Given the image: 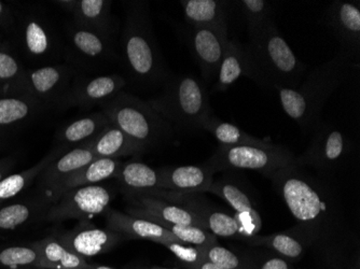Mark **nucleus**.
<instances>
[{
  "instance_id": "f257e3e1",
  "label": "nucleus",
  "mask_w": 360,
  "mask_h": 269,
  "mask_svg": "<svg viewBox=\"0 0 360 269\" xmlns=\"http://www.w3.org/2000/svg\"><path fill=\"white\" fill-rule=\"evenodd\" d=\"M270 179L298 225L312 237L313 247L328 262H345L349 228L328 185L297 165L283 168Z\"/></svg>"
},
{
  "instance_id": "f03ea898",
  "label": "nucleus",
  "mask_w": 360,
  "mask_h": 269,
  "mask_svg": "<svg viewBox=\"0 0 360 269\" xmlns=\"http://www.w3.org/2000/svg\"><path fill=\"white\" fill-rule=\"evenodd\" d=\"M120 46L125 72L133 86L139 90L163 86L171 78L153 32L148 3L127 4Z\"/></svg>"
},
{
  "instance_id": "7ed1b4c3",
  "label": "nucleus",
  "mask_w": 360,
  "mask_h": 269,
  "mask_svg": "<svg viewBox=\"0 0 360 269\" xmlns=\"http://www.w3.org/2000/svg\"><path fill=\"white\" fill-rule=\"evenodd\" d=\"M353 62L345 51L340 50L328 62L309 72L298 88L276 91L283 110L304 133L314 131L321 125V111L326 103L345 82Z\"/></svg>"
},
{
  "instance_id": "20e7f679",
  "label": "nucleus",
  "mask_w": 360,
  "mask_h": 269,
  "mask_svg": "<svg viewBox=\"0 0 360 269\" xmlns=\"http://www.w3.org/2000/svg\"><path fill=\"white\" fill-rule=\"evenodd\" d=\"M252 79L262 88L280 90L300 86L307 66L297 58L274 22L250 36L245 46Z\"/></svg>"
},
{
  "instance_id": "39448f33",
  "label": "nucleus",
  "mask_w": 360,
  "mask_h": 269,
  "mask_svg": "<svg viewBox=\"0 0 360 269\" xmlns=\"http://www.w3.org/2000/svg\"><path fill=\"white\" fill-rule=\"evenodd\" d=\"M148 104L179 131H201L212 115L210 95L203 81L192 76L169 78Z\"/></svg>"
},
{
  "instance_id": "423d86ee",
  "label": "nucleus",
  "mask_w": 360,
  "mask_h": 269,
  "mask_svg": "<svg viewBox=\"0 0 360 269\" xmlns=\"http://www.w3.org/2000/svg\"><path fill=\"white\" fill-rule=\"evenodd\" d=\"M101 107L111 124L120 129L143 152L173 136V126L148 102L124 91Z\"/></svg>"
},
{
  "instance_id": "0eeeda50",
  "label": "nucleus",
  "mask_w": 360,
  "mask_h": 269,
  "mask_svg": "<svg viewBox=\"0 0 360 269\" xmlns=\"http://www.w3.org/2000/svg\"><path fill=\"white\" fill-rule=\"evenodd\" d=\"M295 162L296 157L283 145H274L270 147L219 145L206 164L215 173L229 169H246L258 171L270 179L283 168L295 165Z\"/></svg>"
},
{
  "instance_id": "6e6552de",
  "label": "nucleus",
  "mask_w": 360,
  "mask_h": 269,
  "mask_svg": "<svg viewBox=\"0 0 360 269\" xmlns=\"http://www.w3.org/2000/svg\"><path fill=\"white\" fill-rule=\"evenodd\" d=\"M115 195L116 193L111 188L101 184L68 190L49 208L44 220L49 222L90 220L106 214Z\"/></svg>"
},
{
  "instance_id": "1a4fd4ad",
  "label": "nucleus",
  "mask_w": 360,
  "mask_h": 269,
  "mask_svg": "<svg viewBox=\"0 0 360 269\" xmlns=\"http://www.w3.org/2000/svg\"><path fill=\"white\" fill-rule=\"evenodd\" d=\"M311 145L304 155L296 157L295 165L311 166L323 173L335 171L345 163L351 152V141L343 131L321 124L315 129Z\"/></svg>"
},
{
  "instance_id": "9d476101",
  "label": "nucleus",
  "mask_w": 360,
  "mask_h": 269,
  "mask_svg": "<svg viewBox=\"0 0 360 269\" xmlns=\"http://www.w3.org/2000/svg\"><path fill=\"white\" fill-rule=\"evenodd\" d=\"M68 46L66 58L70 65L81 67L96 66L117 58L113 50L112 36L90 29L72 22L66 27Z\"/></svg>"
},
{
  "instance_id": "9b49d317",
  "label": "nucleus",
  "mask_w": 360,
  "mask_h": 269,
  "mask_svg": "<svg viewBox=\"0 0 360 269\" xmlns=\"http://www.w3.org/2000/svg\"><path fill=\"white\" fill-rule=\"evenodd\" d=\"M76 74L70 64H50L26 70L24 93L39 103L44 108L58 107L65 93L72 83Z\"/></svg>"
},
{
  "instance_id": "f8f14e48",
  "label": "nucleus",
  "mask_w": 360,
  "mask_h": 269,
  "mask_svg": "<svg viewBox=\"0 0 360 269\" xmlns=\"http://www.w3.org/2000/svg\"><path fill=\"white\" fill-rule=\"evenodd\" d=\"M228 27H191L187 32L190 52L199 65L205 84L216 80L229 42Z\"/></svg>"
},
{
  "instance_id": "ddd939ff",
  "label": "nucleus",
  "mask_w": 360,
  "mask_h": 269,
  "mask_svg": "<svg viewBox=\"0 0 360 269\" xmlns=\"http://www.w3.org/2000/svg\"><path fill=\"white\" fill-rule=\"evenodd\" d=\"M24 53L30 60L56 64L65 56V46L48 20L38 14L24 16L20 25Z\"/></svg>"
},
{
  "instance_id": "4468645a",
  "label": "nucleus",
  "mask_w": 360,
  "mask_h": 269,
  "mask_svg": "<svg viewBox=\"0 0 360 269\" xmlns=\"http://www.w3.org/2000/svg\"><path fill=\"white\" fill-rule=\"evenodd\" d=\"M127 86V80L120 74H108L94 78H79L72 81V86L58 103V108L89 109L103 106Z\"/></svg>"
},
{
  "instance_id": "2eb2a0df",
  "label": "nucleus",
  "mask_w": 360,
  "mask_h": 269,
  "mask_svg": "<svg viewBox=\"0 0 360 269\" xmlns=\"http://www.w3.org/2000/svg\"><path fill=\"white\" fill-rule=\"evenodd\" d=\"M208 193L215 194L234 210V218L242 228L243 240L259 235L262 230V218L252 194L233 178H221L212 181Z\"/></svg>"
},
{
  "instance_id": "dca6fc26",
  "label": "nucleus",
  "mask_w": 360,
  "mask_h": 269,
  "mask_svg": "<svg viewBox=\"0 0 360 269\" xmlns=\"http://www.w3.org/2000/svg\"><path fill=\"white\" fill-rule=\"evenodd\" d=\"M95 159L90 143L63 153L38 176V195L44 198L49 205H53L58 200V191L63 183Z\"/></svg>"
},
{
  "instance_id": "f3484780",
  "label": "nucleus",
  "mask_w": 360,
  "mask_h": 269,
  "mask_svg": "<svg viewBox=\"0 0 360 269\" xmlns=\"http://www.w3.org/2000/svg\"><path fill=\"white\" fill-rule=\"evenodd\" d=\"M56 236L66 248L84 258L107 254L125 240L122 235L98 228L89 220H82L72 230Z\"/></svg>"
},
{
  "instance_id": "a211bd4d",
  "label": "nucleus",
  "mask_w": 360,
  "mask_h": 269,
  "mask_svg": "<svg viewBox=\"0 0 360 269\" xmlns=\"http://www.w3.org/2000/svg\"><path fill=\"white\" fill-rule=\"evenodd\" d=\"M132 207L127 208V214L135 218H145L155 223L195 225L205 228L200 216L191 210L153 196H134L129 197Z\"/></svg>"
},
{
  "instance_id": "6ab92c4d",
  "label": "nucleus",
  "mask_w": 360,
  "mask_h": 269,
  "mask_svg": "<svg viewBox=\"0 0 360 269\" xmlns=\"http://www.w3.org/2000/svg\"><path fill=\"white\" fill-rule=\"evenodd\" d=\"M325 22L331 28L338 41L353 60L360 55L359 4L354 1H335L325 14Z\"/></svg>"
},
{
  "instance_id": "aec40b11",
  "label": "nucleus",
  "mask_w": 360,
  "mask_h": 269,
  "mask_svg": "<svg viewBox=\"0 0 360 269\" xmlns=\"http://www.w3.org/2000/svg\"><path fill=\"white\" fill-rule=\"evenodd\" d=\"M158 173L159 190L187 195L208 193L215 175V171L206 163L199 166L162 167L158 169Z\"/></svg>"
},
{
  "instance_id": "412c9836",
  "label": "nucleus",
  "mask_w": 360,
  "mask_h": 269,
  "mask_svg": "<svg viewBox=\"0 0 360 269\" xmlns=\"http://www.w3.org/2000/svg\"><path fill=\"white\" fill-rule=\"evenodd\" d=\"M250 247L266 248L273 254L286 258L291 263L299 262L313 247L312 237L309 232L297 224L285 232L272 235H256L244 240Z\"/></svg>"
},
{
  "instance_id": "4be33fe9",
  "label": "nucleus",
  "mask_w": 360,
  "mask_h": 269,
  "mask_svg": "<svg viewBox=\"0 0 360 269\" xmlns=\"http://www.w3.org/2000/svg\"><path fill=\"white\" fill-rule=\"evenodd\" d=\"M104 216H106L107 228L122 235L124 238L150 240L159 244L162 242L178 240L163 226L149 220L135 218L110 208Z\"/></svg>"
},
{
  "instance_id": "5701e85b",
  "label": "nucleus",
  "mask_w": 360,
  "mask_h": 269,
  "mask_svg": "<svg viewBox=\"0 0 360 269\" xmlns=\"http://www.w3.org/2000/svg\"><path fill=\"white\" fill-rule=\"evenodd\" d=\"M51 206L39 195L0 206V236L27 228L38 220H44Z\"/></svg>"
},
{
  "instance_id": "b1692460",
  "label": "nucleus",
  "mask_w": 360,
  "mask_h": 269,
  "mask_svg": "<svg viewBox=\"0 0 360 269\" xmlns=\"http://www.w3.org/2000/svg\"><path fill=\"white\" fill-rule=\"evenodd\" d=\"M109 124L110 121L102 111L80 117L65 125L56 133L58 147L68 152L74 147L86 145L94 140Z\"/></svg>"
},
{
  "instance_id": "393cba45",
  "label": "nucleus",
  "mask_w": 360,
  "mask_h": 269,
  "mask_svg": "<svg viewBox=\"0 0 360 269\" xmlns=\"http://www.w3.org/2000/svg\"><path fill=\"white\" fill-rule=\"evenodd\" d=\"M44 109L26 95H0V138L12 129L30 122Z\"/></svg>"
},
{
  "instance_id": "a878e982",
  "label": "nucleus",
  "mask_w": 360,
  "mask_h": 269,
  "mask_svg": "<svg viewBox=\"0 0 360 269\" xmlns=\"http://www.w3.org/2000/svg\"><path fill=\"white\" fill-rule=\"evenodd\" d=\"M116 179L127 197L148 195L159 190L158 169L139 161L123 163Z\"/></svg>"
},
{
  "instance_id": "bb28decb",
  "label": "nucleus",
  "mask_w": 360,
  "mask_h": 269,
  "mask_svg": "<svg viewBox=\"0 0 360 269\" xmlns=\"http://www.w3.org/2000/svg\"><path fill=\"white\" fill-rule=\"evenodd\" d=\"M242 77L252 79V67L245 46L229 40L212 93L224 92Z\"/></svg>"
},
{
  "instance_id": "cd10ccee",
  "label": "nucleus",
  "mask_w": 360,
  "mask_h": 269,
  "mask_svg": "<svg viewBox=\"0 0 360 269\" xmlns=\"http://www.w3.org/2000/svg\"><path fill=\"white\" fill-rule=\"evenodd\" d=\"M39 251L40 269H92L93 264L86 262V258L74 254L66 248L56 235H50L44 240L35 242Z\"/></svg>"
},
{
  "instance_id": "c85d7f7f",
  "label": "nucleus",
  "mask_w": 360,
  "mask_h": 269,
  "mask_svg": "<svg viewBox=\"0 0 360 269\" xmlns=\"http://www.w3.org/2000/svg\"><path fill=\"white\" fill-rule=\"evenodd\" d=\"M90 145L96 159H121L143 153L136 143L111 123Z\"/></svg>"
},
{
  "instance_id": "c756f323",
  "label": "nucleus",
  "mask_w": 360,
  "mask_h": 269,
  "mask_svg": "<svg viewBox=\"0 0 360 269\" xmlns=\"http://www.w3.org/2000/svg\"><path fill=\"white\" fill-rule=\"evenodd\" d=\"M111 1L107 0H75L72 14L75 23L90 29L112 36L113 21Z\"/></svg>"
},
{
  "instance_id": "7c9ffc66",
  "label": "nucleus",
  "mask_w": 360,
  "mask_h": 269,
  "mask_svg": "<svg viewBox=\"0 0 360 269\" xmlns=\"http://www.w3.org/2000/svg\"><path fill=\"white\" fill-rule=\"evenodd\" d=\"M122 164L120 159H95L63 183L58 191V198L68 190L95 185L110 178H116Z\"/></svg>"
},
{
  "instance_id": "2f4dec72",
  "label": "nucleus",
  "mask_w": 360,
  "mask_h": 269,
  "mask_svg": "<svg viewBox=\"0 0 360 269\" xmlns=\"http://www.w3.org/2000/svg\"><path fill=\"white\" fill-rule=\"evenodd\" d=\"M186 21L191 27L226 26V3L218 0H183Z\"/></svg>"
},
{
  "instance_id": "473e14b6",
  "label": "nucleus",
  "mask_w": 360,
  "mask_h": 269,
  "mask_svg": "<svg viewBox=\"0 0 360 269\" xmlns=\"http://www.w3.org/2000/svg\"><path fill=\"white\" fill-rule=\"evenodd\" d=\"M65 152L66 151L64 149L56 147V149L50 151L44 159H40L36 165L18 173H10L9 176L4 178L0 181V206L25 191L34 183L35 180H37L38 176L41 173L44 168L48 167L51 162Z\"/></svg>"
},
{
  "instance_id": "72a5a7b5",
  "label": "nucleus",
  "mask_w": 360,
  "mask_h": 269,
  "mask_svg": "<svg viewBox=\"0 0 360 269\" xmlns=\"http://www.w3.org/2000/svg\"><path fill=\"white\" fill-rule=\"evenodd\" d=\"M203 131L212 133L219 145L222 147L255 145V147H270L274 145V143L270 141L252 136L231 123L224 122L214 114L210 115L204 123Z\"/></svg>"
},
{
  "instance_id": "f704fd0d",
  "label": "nucleus",
  "mask_w": 360,
  "mask_h": 269,
  "mask_svg": "<svg viewBox=\"0 0 360 269\" xmlns=\"http://www.w3.org/2000/svg\"><path fill=\"white\" fill-rule=\"evenodd\" d=\"M25 74L26 70L19 60L0 46V95H26L24 93Z\"/></svg>"
},
{
  "instance_id": "c9c22d12",
  "label": "nucleus",
  "mask_w": 360,
  "mask_h": 269,
  "mask_svg": "<svg viewBox=\"0 0 360 269\" xmlns=\"http://www.w3.org/2000/svg\"><path fill=\"white\" fill-rule=\"evenodd\" d=\"M38 262L39 251L35 242L0 246V269L37 268Z\"/></svg>"
},
{
  "instance_id": "e433bc0d",
  "label": "nucleus",
  "mask_w": 360,
  "mask_h": 269,
  "mask_svg": "<svg viewBox=\"0 0 360 269\" xmlns=\"http://www.w3.org/2000/svg\"><path fill=\"white\" fill-rule=\"evenodd\" d=\"M240 12L248 23L250 36L274 22L272 5L264 0H242L236 1Z\"/></svg>"
},
{
  "instance_id": "4c0bfd02",
  "label": "nucleus",
  "mask_w": 360,
  "mask_h": 269,
  "mask_svg": "<svg viewBox=\"0 0 360 269\" xmlns=\"http://www.w3.org/2000/svg\"><path fill=\"white\" fill-rule=\"evenodd\" d=\"M205 260L217 265L222 269H252V256L238 254L234 251L214 244L207 248L202 249Z\"/></svg>"
},
{
  "instance_id": "58836bf2",
  "label": "nucleus",
  "mask_w": 360,
  "mask_h": 269,
  "mask_svg": "<svg viewBox=\"0 0 360 269\" xmlns=\"http://www.w3.org/2000/svg\"><path fill=\"white\" fill-rule=\"evenodd\" d=\"M165 230L175 236L179 242L198 248H207L212 244H217L215 235L208 232L205 228L195 225H178V224L160 223Z\"/></svg>"
},
{
  "instance_id": "ea45409f",
  "label": "nucleus",
  "mask_w": 360,
  "mask_h": 269,
  "mask_svg": "<svg viewBox=\"0 0 360 269\" xmlns=\"http://www.w3.org/2000/svg\"><path fill=\"white\" fill-rule=\"evenodd\" d=\"M160 244L169 249V252L184 265L185 268L191 269L192 267L204 260L203 250L198 247L184 244L179 240L162 242Z\"/></svg>"
},
{
  "instance_id": "a19ab883",
  "label": "nucleus",
  "mask_w": 360,
  "mask_h": 269,
  "mask_svg": "<svg viewBox=\"0 0 360 269\" xmlns=\"http://www.w3.org/2000/svg\"><path fill=\"white\" fill-rule=\"evenodd\" d=\"M269 254H264L262 258L259 260L257 256H252V269H296L293 267V264L286 258L277 256L273 252H268Z\"/></svg>"
},
{
  "instance_id": "79ce46f5",
  "label": "nucleus",
  "mask_w": 360,
  "mask_h": 269,
  "mask_svg": "<svg viewBox=\"0 0 360 269\" xmlns=\"http://www.w3.org/2000/svg\"><path fill=\"white\" fill-rule=\"evenodd\" d=\"M14 25H15V20H14L11 8L7 4L0 1V27H3L8 32H11Z\"/></svg>"
},
{
  "instance_id": "37998d69",
  "label": "nucleus",
  "mask_w": 360,
  "mask_h": 269,
  "mask_svg": "<svg viewBox=\"0 0 360 269\" xmlns=\"http://www.w3.org/2000/svg\"><path fill=\"white\" fill-rule=\"evenodd\" d=\"M16 161L13 157L0 159V181L9 176L15 168Z\"/></svg>"
},
{
  "instance_id": "c03bdc74",
  "label": "nucleus",
  "mask_w": 360,
  "mask_h": 269,
  "mask_svg": "<svg viewBox=\"0 0 360 269\" xmlns=\"http://www.w3.org/2000/svg\"><path fill=\"white\" fill-rule=\"evenodd\" d=\"M191 269H222L220 268L217 265L212 264L210 261L205 260L204 258L202 262H200L199 264H196L195 266L192 267Z\"/></svg>"
},
{
  "instance_id": "a18cd8bd",
  "label": "nucleus",
  "mask_w": 360,
  "mask_h": 269,
  "mask_svg": "<svg viewBox=\"0 0 360 269\" xmlns=\"http://www.w3.org/2000/svg\"><path fill=\"white\" fill-rule=\"evenodd\" d=\"M92 269H115L109 266H100V265H93Z\"/></svg>"
},
{
  "instance_id": "49530a36",
  "label": "nucleus",
  "mask_w": 360,
  "mask_h": 269,
  "mask_svg": "<svg viewBox=\"0 0 360 269\" xmlns=\"http://www.w3.org/2000/svg\"><path fill=\"white\" fill-rule=\"evenodd\" d=\"M19 269H40V268H36V267H24V268H19Z\"/></svg>"
},
{
  "instance_id": "de8ad7c7",
  "label": "nucleus",
  "mask_w": 360,
  "mask_h": 269,
  "mask_svg": "<svg viewBox=\"0 0 360 269\" xmlns=\"http://www.w3.org/2000/svg\"><path fill=\"white\" fill-rule=\"evenodd\" d=\"M150 269H172V268H163V267H153Z\"/></svg>"
},
{
  "instance_id": "09e8293b",
  "label": "nucleus",
  "mask_w": 360,
  "mask_h": 269,
  "mask_svg": "<svg viewBox=\"0 0 360 269\" xmlns=\"http://www.w3.org/2000/svg\"><path fill=\"white\" fill-rule=\"evenodd\" d=\"M0 46H1V41H0Z\"/></svg>"
}]
</instances>
